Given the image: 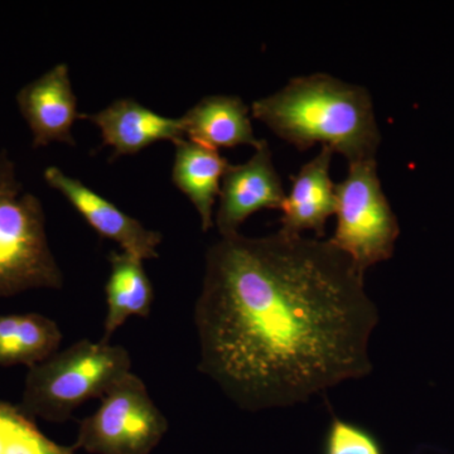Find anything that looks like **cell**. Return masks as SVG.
Instances as JSON below:
<instances>
[{"mask_svg":"<svg viewBox=\"0 0 454 454\" xmlns=\"http://www.w3.org/2000/svg\"><path fill=\"white\" fill-rule=\"evenodd\" d=\"M62 339L59 325L40 313L0 315V366L29 369L59 351Z\"/></svg>","mask_w":454,"mask_h":454,"instance_id":"obj_15","label":"cell"},{"mask_svg":"<svg viewBox=\"0 0 454 454\" xmlns=\"http://www.w3.org/2000/svg\"><path fill=\"white\" fill-rule=\"evenodd\" d=\"M80 119L97 125L103 138L101 148H113V160L139 153L157 142L176 145L186 138L181 118H167L131 98H118L98 113L80 114Z\"/></svg>","mask_w":454,"mask_h":454,"instance_id":"obj_10","label":"cell"},{"mask_svg":"<svg viewBox=\"0 0 454 454\" xmlns=\"http://www.w3.org/2000/svg\"><path fill=\"white\" fill-rule=\"evenodd\" d=\"M337 227L328 239L348 255L361 274L393 256L399 221L382 191L375 158L348 163V173L336 184Z\"/></svg>","mask_w":454,"mask_h":454,"instance_id":"obj_5","label":"cell"},{"mask_svg":"<svg viewBox=\"0 0 454 454\" xmlns=\"http://www.w3.org/2000/svg\"><path fill=\"white\" fill-rule=\"evenodd\" d=\"M333 155V149L322 146L297 175L291 176V192L280 207L282 231L291 235L315 231L317 239L325 238V223L337 208L336 184L330 176Z\"/></svg>","mask_w":454,"mask_h":454,"instance_id":"obj_11","label":"cell"},{"mask_svg":"<svg viewBox=\"0 0 454 454\" xmlns=\"http://www.w3.org/2000/svg\"><path fill=\"white\" fill-rule=\"evenodd\" d=\"M168 428L145 382L131 372L80 423L74 448L92 454H151Z\"/></svg>","mask_w":454,"mask_h":454,"instance_id":"obj_6","label":"cell"},{"mask_svg":"<svg viewBox=\"0 0 454 454\" xmlns=\"http://www.w3.org/2000/svg\"><path fill=\"white\" fill-rule=\"evenodd\" d=\"M249 106L235 95H210L191 107L184 116V136L208 148H234L262 142L254 134Z\"/></svg>","mask_w":454,"mask_h":454,"instance_id":"obj_12","label":"cell"},{"mask_svg":"<svg viewBox=\"0 0 454 454\" xmlns=\"http://www.w3.org/2000/svg\"><path fill=\"white\" fill-rule=\"evenodd\" d=\"M322 454H385V450L372 430L333 417L325 430Z\"/></svg>","mask_w":454,"mask_h":454,"instance_id":"obj_17","label":"cell"},{"mask_svg":"<svg viewBox=\"0 0 454 454\" xmlns=\"http://www.w3.org/2000/svg\"><path fill=\"white\" fill-rule=\"evenodd\" d=\"M286 196L270 146L262 139L249 160L236 166L230 164L223 175L215 216L220 235L239 234V227L255 212L264 208L280 210Z\"/></svg>","mask_w":454,"mask_h":454,"instance_id":"obj_7","label":"cell"},{"mask_svg":"<svg viewBox=\"0 0 454 454\" xmlns=\"http://www.w3.org/2000/svg\"><path fill=\"white\" fill-rule=\"evenodd\" d=\"M252 113L301 151L322 143L348 163L375 158L381 142L369 90L327 74L293 77L254 101Z\"/></svg>","mask_w":454,"mask_h":454,"instance_id":"obj_2","label":"cell"},{"mask_svg":"<svg viewBox=\"0 0 454 454\" xmlns=\"http://www.w3.org/2000/svg\"><path fill=\"white\" fill-rule=\"evenodd\" d=\"M17 104L32 131L35 148L55 142L76 145L71 130L80 113L67 65H56L23 86L18 92Z\"/></svg>","mask_w":454,"mask_h":454,"instance_id":"obj_9","label":"cell"},{"mask_svg":"<svg viewBox=\"0 0 454 454\" xmlns=\"http://www.w3.org/2000/svg\"><path fill=\"white\" fill-rule=\"evenodd\" d=\"M129 351L106 340H77L29 367L20 408L29 418L64 423L131 372Z\"/></svg>","mask_w":454,"mask_h":454,"instance_id":"obj_3","label":"cell"},{"mask_svg":"<svg viewBox=\"0 0 454 454\" xmlns=\"http://www.w3.org/2000/svg\"><path fill=\"white\" fill-rule=\"evenodd\" d=\"M43 178L49 186L64 195L101 238L115 241L121 247V252L142 260L160 256L158 247L163 241L160 232L148 229L106 197L98 195L82 181L70 177L57 167H49L44 170Z\"/></svg>","mask_w":454,"mask_h":454,"instance_id":"obj_8","label":"cell"},{"mask_svg":"<svg viewBox=\"0 0 454 454\" xmlns=\"http://www.w3.org/2000/svg\"><path fill=\"white\" fill-rule=\"evenodd\" d=\"M109 262L106 315L101 339L106 342L131 317H149L154 301L153 284L146 274L145 260L125 252H112Z\"/></svg>","mask_w":454,"mask_h":454,"instance_id":"obj_14","label":"cell"},{"mask_svg":"<svg viewBox=\"0 0 454 454\" xmlns=\"http://www.w3.org/2000/svg\"><path fill=\"white\" fill-rule=\"evenodd\" d=\"M65 277L46 234L41 200L26 192L16 164L0 152V298L64 288Z\"/></svg>","mask_w":454,"mask_h":454,"instance_id":"obj_4","label":"cell"},{"mask_svg":"<svg viewBox=\"0 0 454 454\" xmlns=\"http://www.w3.org/2000/svg\"><path fill=\"white\" fill-rule=\"evenodd\" d=\"M175 145L172 182L195 206L203 231H208L215 225V203L230 164L217 149L192 140L184 138Z\"/></svg>","mask_w":454,"mask_h":454,"instance_id":"obj_13","label":"cell"},{"mask_svg":"<svg viewBox=\"0 0 454 454\" xmlns=\"http://www.w3.org/2000/svg\"><path fill=\"white\" fill-rule=\"evenodd\" d=\"M364 277L330 240L221 236L193 310L200 372L247 411L365 378L379 312Z\"/></svg>","mask_w":454,"mask_h":454,"instance_id":"obj_1","label":"cell"},{"mask_svg":"<svg viewBox=\"0 0 454 454\" xmlns=\"http://www.w3.org/2000/svg\"><path fill=\"white\" fill-rule=\"evenodd\" d=\"M0 454H74L47 438L20 405L0 402Z\"/></svg>","mask_w":454,"mask_h":454,"instance_id":"obj_16","label":"cell"}]
</instances>
